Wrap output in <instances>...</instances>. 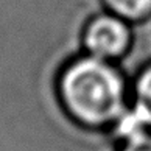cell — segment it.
<instances>
[{
	"label": "cell",
	"mask_w": 151,
	"mask_h": 151,
	"mask_svg": "<svg viewBox=\"0 0 151 151\" xmlns=\"http://www.w3.org/2000/svg\"><path fill=\"white\" fill-rule=\"evenodd\" d=\"M63 89L73 114L86 122H108L122 112V81L109 65L98 59H83L69 69Z\"/></svg>",
	"instance_id": "obj_1"
},
{
	"label": "cell",
	"mask_w": 151,
	"mask_h": 151,
	"mask_svg": "<svg viewBox=\"0 0 151 151\" xmlns=\"http://www.w3.org/2000/svg\"><path fill=\"white\" fill-rule=\"evenodd\" d=\"M128 33L122 22L109 17L95 20L87 33V47L97 56H114L126 45Z\"/></svg>",
	"instance_id": "obj_2"
},
{
	"label": "cell",
	"mask_w": 151,
	"mask_h": 151,
	"mask_svg": "<svg viewBox=\"0 0 151 151\" xmlns=\"http://www.w3.org/2000/svg\"><path fill=\"white\" fill-rule=\"evenodd\" d=\"M151 123V70L142 76L137 86V106L131 114L123 117L120 129L128 137L140 132L142 126Z\"/></svg>",
	"instance_id": "obj_3"
},
{
	"label": "cell",
	"mask_w": 151,
	"mask_h": 151,
	"mask_svg": "<svg viewBox=\"0 0 151 151\" xmlns=\"http://www.w3.org/2000/svg\"><path fill=\"white\" fill-rule=\"evenodd\" d=\"M117 13L128 17H139L151 8V0H108Z\"/></svg>",
	"instance_id": "obj_4"
},
{
	"label": "cell",
	"mask_w": 151,
	"mask_h": 151,
	"mask_svg": "<svg viewBox=\"0 0 151 151\" xmlns=\"http://www.w3.org/2000/svg\"><path fill=\"white\" fill-rule=\"evenodd\" d=\"M125 151H151V137L142 132L129 137V145Z\"/></svg>",
	"instance_id": "obj_5"
}]
</instances>
